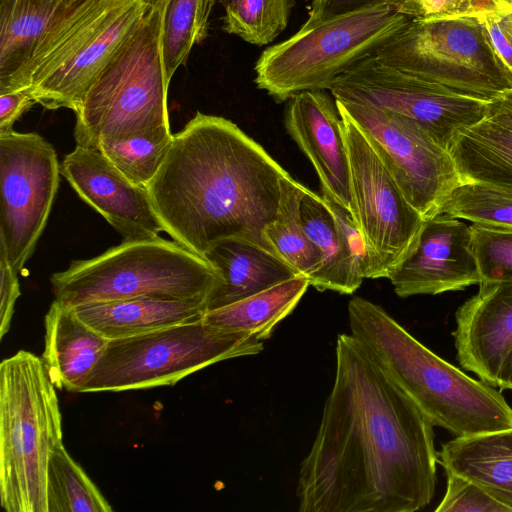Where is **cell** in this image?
Listing matches in <instances>:
<instances>
[{
    "label": "cell",
    "mask_w": 512,
    "mask_h": 512,
    "mask_svg": "<svg viewBox=\"0 0 512 512\" xmlns=\"http://www.w3.org/2000/svg\"><path fill=\"white\" fill-rule=\"evenodd\" d=\"M382 1L303 26L255 63V83L278 102L333 83L391 40L410 17Z\"/></svg>",
    "instance_id": "7"
},
{
    "label": "cell",
    "mask_w": 512,
    "mask_h": 512,
    "mask_svg": "<svg viewBox=\"0 0 512 512\" xmlns=\"http://www.w3.org/2000/svg\"><path fill=\"white\" fill-rule=\"evenodd\" d=\"M330 91L335 100L413 121L447 150L460 130L485 117L490 101L414 77L380 62L375 54L337 78Z\"/></svg>",
    "instance_id": "11"
},
{
    "label": "cell",
    "mask_w": 512,
    "mask_h": 512,
    "mask_svg": "<svg viewBox=\"0 0 512 512\" xmlns=\"http://www.w3.org/2000/svg\"><path fill=\"white\" fill-rule=\"evenodd\" d=\"M172 141L171 132H160L118 141H104L95 149L131 181L146 187L160 169Z\"/></svg>",
    "instance_id": "31"
},
{
    "label": "cell",
    "mask_w": 512,
    "mask_h": 512,
    "mask_svg": "<svg viewBox=\"0 0 512 512\" xmlns=\"http://www.w3.org/2000/svg\"><path fill=\"white\" fill-rule=\"evenodd\" d=\"M448 150L463 182L512 194V129L485 115L460 130Z\"/></svg>",
    "instance_id": "25"
},
{
    "label": "cell",
    "mask_w": 512,
    "mask_h": 512,
    "mask_svg": "<svg viewBox=\"0 0 512 512\" xmlns=\"http://www.w3.org/2000/svg\"><path fill=\"white\" fill-rule=\"evenodd\" d=\"M348 318L351 335L434 426L456 437L512 427V408L500 392L438 357L381 306L353 297Z\"/></svg>",
    "instance_id": "3"
},
{
    "label": "cell",
    "mask_w": 512,
    "mask_h": 512,
    "mask_svg": "<svg viewBox=\"0 0 512 512\" xmlns=\"http://www.w3.org/2000/svg\"><path fill=\"white\" fill-rule=\"evenodd\" d=\"M464 4L472 17L512 11V0H464Z\"/></svg>",
    "instance_id": "41"
},
{
    "label": "cell",
    "mask_w": 512,
    "mask_h": 512,
    "mask_svg": "<svg viewBox=\"0 0 512 512\" xmlns=\"http://www.w3.org/2000/svg\"><path fill=\"white\" fill-rule=\"evenodd\" d=\"M60 174L56 151L42 136H0V250L17 274L46 226Z\"/></svg>",
    "instance_id": "12"
},
{
    "label": "cell",
    "mask_w": 512,
    "mask_h": 512,
    "mask_svg": "<svg viewBox=\"0 0 512 512\" xmlns=\"http://www.w3.org/2000/svg\"><path fill=\"white\" fill-rule=\"evenodd\" d=\"M332 390L301 463V512H414L435 493L433 424L351 334L336 341Z\"/></svg>",
    "instance_id": "1"
},
{
    "label": "cell",
    "mask_w": 512,
    "mask_h": 512,
    "mask_svg": "<svg viewBox=\"0 0 512 512\" xmlns=\"http://www.w3.org/2000/svg\"><path fill=\"white\" fill-rule=\"evenodd\" d=\"M56 389L31 352L0 365V503L7 512H48L49 459L63 444Z\"/></svg>",
    "instance_id": "5"
},
{
    "label": "cell",
    "mask_w": 512,
    "mask_h": 512,
    "mask_svg": "<svg viewBox=\"0 0 512 512\" xmlns=\"http://www.w3.org/2000/svg\"><path fill=\"white\" fill-rule=\"evenodd\" d=\"M215 0H168L162 31V58L170 83L194 45L207 36Z\"/></svg>",
    "instance_id": "29"
},
{
    "label": "cell",
    "mask_w": 512,
    "mask_h": 512,
    "mask_svg": "<svg viewBox=\"0 0 512 512\" xmlns=\"http://www.w3.org/2000/svg\"><path fill=\"white\" fill-rule=\"evenodd\" d=\"M150 0H117L56 67L27 90L47 109L80 106L89 86L146 13Z\"/></svg>",
    "instance_id": "16"
},
{
    "label": "cell",
    "mask_w": 512,
    "mask_h": 512,
    "mask_svg": "<svg viewBox=\"0 0 512 512\" xmlns=\"http://www.w3.org/2000/svg\"><path fill=\"white\" fill-rule=\"evenodd\" d=\"M486 116L512 129V89L489 101Z\"/></svg>",
    "instance_id": "40"
},
{
    "label": "cell",
    "mask_w": 512,
    "mask_h": 512,
    "mask_svg": "<svg viewBox=\"0 0 512 512\" xmlns=\"http://www.w3.org/2000/svg\"><path fill=\"white\" fill-rule=\"evenodd\" d=\"M17 275L8 264L4 252L0 250V339L10 329L15 304L20 296Z\"/></svg>",
    "instance_id": "37"
},
{
    "label": "cell",
    "mask_w": 512,
    "mask_h": 512,
    "mask_svg": "<svg viewBox=\"0 0 512 512\" xmlns=\"http://www.w3.org/2000/svg\"><path fill=\"white\" fill-rule=\"evenodd\" d=\"M496 386L500 389L512 390V348L508 351L500 365Z\"/></svg>",
    "instance_id": "42"
},
{
    "label": "cell",
    "mask_w": 512,
    "mask_h": 512,
    "mask_svg": "<svg viewBox=\"0 0 512 512\" xmlns=\"http://www.w3.org/2000/svg\"><path fill=\"white\" fill-rule=\"evenodd\" d=\"M83 0H0V94L10 92L35 51Z\"/></svg>",
    "instance_id": "22"
},
{
    "label": "cell",
    "mask_w": 512,
    "mask_h": 512,
    "mask_svg": "<svg viewBox=\"0 0 512 512\" xmlns=\"http://www.w3.org/2000/svg\"><path fill=\"white\" fill-rule=\"evenodd\" d=\"M309 286L307 277L297 275L240 301L207 311L203 321L220 328L247 332L264 341L294 310Z\"/></svg>",
    "instance_id": "26"
},
{
    "label": "cell",
    "mask_w": 512,
    "mask_h": 512,
    "mask_svg": "<svg viewBox=\"0 0 512 512\" xmlns=\"http://www.w3.org/2000/svg\"><path fill=\"white\" fill-rule=\"evenodd\" d=\"M389 279L402 298L479 284L471 226L444 214L426 220L416 246Z\"/></svg>",
    "instance_id": "15"
},
{
    "label": "cell",
    "mask_w": 512,
    "mask_h": 512,
    "mask_svg": "<svg viewBox=\"0 0 512 512\" xmlns=\"http://www.w3.org/2000/svg\"><path fill=\"white\" fill-rule=\"evenodd\" d=\"M470 226L480 283L512 282V228Z\"/></svg>",
    "instance_id": "33"
},
{
    "label": "cell",
    "mask_w": 512,
    "mask_h": 512,
    "mask_svg": "<svg viewBox=\"0 0 512 512\" xmlns=\"http://www.w3.org/2000/svg\"><path fill=\"white\" fill-rule=\"evenodd\" d=\"M494 53L512 75V11L478 17Z\"/></svg>",
    "instance_id": "35"
},
{
    "label": "cell",
    "mask_w": 512,
    "mask_h": 512,
    "mask_svg": "<svg viewBox=\"0 0 512 512\" xmlns=\"http://www.w3.org/2000/svg\"><path fill=\"white\" fill-rule=\"evenodd\" d=\"M438 462L488 492L512 512V427L456 437L442 445Z\"/></svg>",
    "instance_id": "24"
},
{
    "label": "cell",
    "mask_w": 512,
    "mask_h": 512,
    "mask_svg": "<svg viewBox=\"0 0 512 512\" xmlns=\"http://www.w3.org/2000/svg\"><path fill=\"white\" fill-rule=\"evenodd\" d=\"M76 315L103 337H133L170 326L197 322L207 312L199 300L132 298L72 307Z\"/></svg>",
    "instance_id": "23"
},
{
    "label": "cell",
    "mask_w": 512,
    "mask_h": 512,
    "mask_svg": "<svg viewBox=\"0 0 512 512\" xmlns=\"http://www.w3.org/2000/svg\"><path fill=\"white\" fill-rule=\"evenodd\" d=\"M54 300L70 307L132 298L199 300L208 304L221 276L205 258L176 241H122L75 260L50 277Z\"/></svg>",
    "instance_id": "6"
},
{
    "label": "cell",
    "mask_w": 512,
    "mask_h": 512,
    "mask_svg": "<svg viewBox=\"0 0 512 512\" xmlns=\"http://www.w3.org/2000/svg\"><path fill=\"white\" fill-rule=\"evenodd\" d=\"M398 11L416 20L468 16L464 0H401Z\"/></svg>",
    "instance_id": "36"
},
{
    "label": "cell",
    "mask_w": 512,
    "mask_h": 512,
    "mask_svg": "<svg viewBox=\"0 0 512 512\" xmlns=\"http://www.w3.org/2000/svg\"><path fill=\"white\" fill-rule=\"evenodd\" d=\"M48 512H111L113 509L64 444L51 453L47 469Z\"/></svg>",
    "instance_id": "28"
},
{
    "label": "cell",
    "mask_w": 512,
    "mask_h": 512,
    "mask_svg": "<svg viewBox=\"0 0 512 512\" xmlns=\"http://www.w3.org/2000/svg\"><path fill=\"white\" fill-rule=\"evenodd\" d=\"M336 104L366 136L425 221L437 216L448 195L463 182L449 150L407 118L363 104Z\"/></svg>",
    "instance_id": "13"
},
{
    "label": "cell",
    "mask_w": 512,
    "mask_h": 512,
    "mask_svg": "<svg viewBox=\"0 0 512 512\" xmlns=\"http://www.w3.org/2000/svg\"><path fill=\"white\" fill-rule=\"evenodd\" d=\"M263 341L202 320L110 340L80 393L122 392L174 385L231 358L255 355Z\"/></svg>",
    "instance_id": "8"
},
{
    "label": "cell",
    "mask_w": 512,
    "mask_h": 512,
    "mask_svg": "<svg viewBox=\"0 0 512 512\" xmlns=\"http://www.w3.org/2000/svg\"><path fill=\"white\" fill-rule=\"evenodd\" d=\"M60 173L124 241L156 238L165 232L147 188L131 181L99 150L76 145L64 157Z\"/></svg>",
    "instance_id": "14"
},
{
    "label": "cell",
    "mask_w": 512,
    "mask_h": 512,
    "mask_svg": "<svg viewBox=\"0 0 512 512\" xmlns=\"http://www.w3.org/2000/svg\"><path fill=\"white\" fill-rule=\"evenodd\" d=\"M382 1L400 2L401 0H313L304 24H312Z\"/></svg>",
    "instance_id": "39"
},
{
    "label": "cell",
    "mask_w": 512,
    "mask_h": 512,
    "mask_svg": "<svg viewBox=\"0 0 512 512\" xmlns=\"http://www.w3.org/2000/svg\"><path fill=\"white\" fill-rule=\"evenodd\" d=\"M44 327L42 360L53 385L80 393L110 340L83 322L72 307L56 300L45 315Z\"/></svg>",
    "instance_id": "20"
},
{
    "label": "cell",
    "mask_w": 512,
    "mask_h": 512,
    "mask_svg": "<svg viewBox=\"0 0 512 512\" xmlns=\"http://www.w3.org/2000/svg\"><path fill=\"white\" fill-rule=\"evenodd\" d=\"M221 276L207 311L222 308L287 281L297 272L275 253L243 239H224L203 256Z\"/></svg>",
    "instance_id": "21"
},
{
    "label": "cell",
    "mask_w": 512,
    "mask_h": 512,
    "mask_svg": "<svg viewBox=\"0 0 512 512\" xmlns=\"http://www.w3.org/2000/svg\"><path fill=\"white\" fill-rule=\"evenodd\" d=\"M338 110L350 160L352 216L367 252L365 278H390L416 246L425 219L406 199L366 136Z\"/></svg>",
    "instance_id": "10"
},
{
    "label": "cell",
    "mask_w": 512,
    "mask_h": 512,
    "mask_svg": "<svg viewBox=\"0 0 512 512\" xmlns=\"http://www.w3.org/2000/svg\"><path fill=\"white\" fill-rule=\"evenodd\" d=\"M224 7V29L244 41L262 46L287 26L293 0H219Z\"/></svg>",
    "instance_id": "30"
},
{
    "label": "cell",
    "mask_w": 512,
    "mask_h": 512,
    "mask_svg": "<svg viewBox=\"0 0 512 512\" xmlns=\"http://www.w3.org/2000/svg\"><path fill=\"white\" fill-rule=\"evenodd\" d=\"M280 188L277 214L264 228V239L272 252L310 280L322 267V256L300 220L302 184L288 175L281 179Z\"/></svg>",
    "instance_id": "27"
},
{
    "label": "cell",
    "mask_w": 512,
    "mask_h": 512,
    "mask_svg": "<svg viewBox=\"0 0 512 512\" xmlns=\"http://www.w3.org/2000/svg\"><path fill=\"white\" fill-rule=\"evenodd\" d=\"M300 220L322 256V267L309 280L319 291L352 294L365 278L367 252L352 214L302 185Z\"/></svg>",
    "instance_id": "18"
},
{
    "label": "cell",
    "mask_w": 512,
    "mask_h": 512,
    "mask_svg": "<svg viewBox=\"0 0 512 512\" xmlns=\"http://www.w3.org/2000/svg\"><path fill=\"white\" fill-rule=\"evenodd\" d=\"M375 56L419 79L485 100L512 89V75L494 53L478 17L410 18Z\"/></svg>",
    "instance_id": "9"
},
{
    "label": "cell",
    "mask_w": 512,
    "mask_h": 512,
    "mask_svg": "<svg viewBox=\"0 0 512 512\" xmlns=\"http://www.w3.org/2000/svg\"><path fill=\"white\" fill-rule=\"evenodd\" d=\"M168 0H150L138 25L93 80L75 111L76 145L171 132L162 58Z\"/></svg>",
    "instance_id": "4"
},
{
    "label": "cell",
    "mask_w": 512,
    "mask_h": 512,
    "mask_svg": "<svg viewBox=\"0 0 512 512\" xmlns=\"http://www.w3.org/2000/svg\"><path fill=\"white\" fill-rule=\"evenodd\" d=\"M445 472L446 492L435 509L437 512H511L475 482L456 473Z\"/></svg>",
    "instance_id": "34"
},
{
    "label": "cell",
    "mask_w": 512,
    "mask_h": 512,
    "mask_svg": "<svg viewBox=\"0 0 512 512\" xmlns=\"http://www.w3.org/2000/svg\"><path fill=\"white\" fill-rule=\"evenodd\" d=\"M439 214L512 228V194L478 183L462 182L445 199Z\"/></svg>",
    "instance_id": "32"
},
{
    "label": "cell",
    "mask_w": 512,
    "mask_h": 512,
    "mask_svg": "<svg viewBox=\"0 0 512 512\" xmlns=\"http://www.w3.org/2000/svg\"><path fill=\"white\" fill-rule=\"evenodd\" d=\"M36 103L25 90L0 94V136L14 131V123Z\"/></svg>",
    "instance_id": "38"
},
{
    "label": "cell",
    "mask_w": 512,
    "mask_h": 512,
    "mask_svg": "<svg viewBox=\"0 0 512 512\" xmlns=\"http://www.w3.org/2000/svg\"><path fill=\"white\" fill-rule=\"evenodd\" d=\"M288 175L235 123L197 112L173 134L146 188L165 232L188 250L203 257L216 242L236 238L272 251L264 228Z\"/></svg>",
    "instance_id": "2"
},
{
    "label": "cell",
    "mask_w": 512,
    "mask_h": 512,
    "mask_svg": "<svg viewBox=\"0 0 512 512\" xmlns=\"http://www.w3.org/2000/svg\"><path fill=\"white\" fill-rule=\"evenodd\" d=\"M285 127L312 163L321 195L352 214L350 160L336 100L325 90L292 96L286 107Z\"/></svg>",
    "instance_id": "17"
},
{
    "label": "cell",
    "mask_w": 512,
    "mask_h": 512,
    "mask_svg": "<svg viewBox=\"0 0 512 512\" xmlns=\"http://www.w3.org/2000/svg\"><path fill=\"white\" fill-rule=\"evenodd\" d=\"M478 285L455 313V348L465 370L496 386L500 365L512 348V282Z\"/></svg>",
    "instance_id": "19"
}]
</instances>
